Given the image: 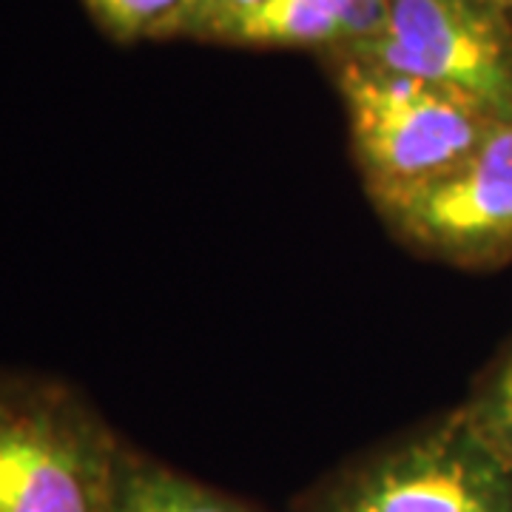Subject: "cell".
Listing matches in <instances>:
<instances>
[{
	"label": "cell",
	"mask_w": 512,
	"mask_h": 512,
	"mask_svg": "<svg viewBox=\"0 0 512 512\" xmlns=\"http://www.w3.org/2000/svg\"><path fill=\"white\" fill-rule=\"evenodd\" d=\"M293 512H512V467L453 407L342 461Z\"/></svg>",
	"instance_id": "obj_2"
},
{
	"label": "cell",
	"mask_w": 512,
	"mask_h": 512,
	"mask_svg": "<svg viewBox=\"0 0 512 512\" xmlns=\"http://www.w3.org/2000/svg\"><path fill=\"white\" fill-rule=\"evenodd\" d=\"M265 3L271 0H191L177 26V37L217 43L222 32H228L242 18L254 15Z\"/></svg>",
	"instance_id": "obj_10"
},
{
	"label": "cell",
	"mask_w": 512,
	"mask_h": 512,
	"mask_svg": "<svg viewBox=\"0 0 512 512\" xmlns=\"http://www.w3.org/2000/svg\"><path fill=\"white\" fill-rule=\"evenodd\" d=\"M89 18L114 43L174 40L191 0H83Z\"/></svg>",
	"instance_id": "obj_9"
},
{
	"label": "cell",
	"mask_w": 512,
	"mask_h": 512,
	"mask_svg": "<svg viewBox=\"0 0 512 512\" xmlns=\"http://www.w3.org/2000/svg\"><path fill=\"white\" fill-rule=\"evenodd\" d=\"M476 3H487V6H498V9L512 12V0H476Z\"/></svg>",
	"instance_id": "obj_11"
},
{
	"label": "cell",
	"mask_w": 512,
	"mask_h": 512,
	"mask_svg": "<svg viewBox=\"0 0 512 512\" xmlns=\"http://www.w3.org/2000/svg\"><path fill=\"white\" fill-rule=\"evenodd\" d=\"M370 202L416 254L470 271L512 262V123H493L439 177Z\"/></svg>",
	"instance_id": "obj_5"
},
{
	"label": "cell",
	"mask_w": 512,
	"mask_h": 512,
	"mask_svg": "<svg viewBox=\"0 0 512 512\" xmlns=\"http://www.w3.org/2000/svg\"><path fill=\"white\" fill-rule=\"evenodd\" d=\"M111 512H265L174 470L160 458L126 447L120 487Z\"/></svg>",
	"instance_id": "obj_7"
},
{
	"label": "cell",
	"mask_w": 512,
	"mask_h": 512,
	"mask_svg": "<svg viewBox=\"0 0 512 512\" xmlns=\"http://www.w3.org/2000/svg\"><path fill=\"white\" fill-rule=\"evenodd\" d=\"M390 0H271L222 32L217 43L251 49H313L325 60L350 55L379 35Z\"/></svg>",
	"instance_id": "obj_6"
},
{
	"label": "cell",
	"mask_w": 512,
	"mask_h": 512,
	"mask_svg": "<svg viewBox=\"0 0 512 512\" xmlns=\"http://www.w3.org/2000/svg\"><path fill=\"white\" fill-rule=\"evenodd\" d=\"M367 197L439 177L484 140L493 120L470 100L362 60H330Z\"/></svg>",
	"instance_id": "obj_3"
},
{
	"label": "cell",
	"mask_w": 512,
	"mask_h": 512,
	"mask_svg": "<svg viewBox=\"0 0 512 512\" xmlns=\"http://www.w3.org/2000/svg\"><path fill=\"white\" fill-rule=\"evenodd\" d=\"M458 407L495 456L512 467V339L481 370Z\"/></svg>",
	"instance_id": "obj_8"
},
{
	"label": "cell",
	"mask_w": 512,
	"mask_h": 512,
	"mask_svg": "<svg viewBox=\"0 0 512 512\" xmlns=\"http://www.w3.org/2000/svg\"><path fill=\"white\" fill-rule=\"evenodd\" d=\"M336 60H362L458 94L512 123V12L476 0H390L379 35ZM330 63V60H328Z\"/></svg>",
	"instance_id": "obj_4"
},
{
	"label": "cell",
	"mask_w": 512,
	"mask_h": 512,
	"mask_svg": "<svg viewBox=\"0 0 512 512\" xmlns=\"http://www.w3.org/2000/svg\"><path fill=\"white\" fill-rule=\"evenodd\" d=\"M126 447L80 387L0 370V512H111Z\"/></svg>",
	"instance_id": "obj_1"
}]
</instances>
